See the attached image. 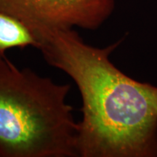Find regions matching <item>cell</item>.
I'll return each instance as SVG.
<instances>
[{"instance_id": "2", "label": "cell", "mask_w": 157, "mask_h": 157, "mask_svg": "<svg viewBox=\"0 0 157 157\" xmlns=\"http://www.w3.org/2000/svg\"><path fill=\"white\" fill-rule=\"evenodd\" d=\"M70 90L0 55V157L77 156Z\"/></svg>"}, {"instance_id": "3", "label": "cell", "mask_w": 157, "mask_h": 157, "mask_svg": "<svg viewBox=\"0 0 157 157\" xmlns=\"http://www.w3.org/2000/svg\"><path fill=\"white\" fill-rule=\"evenodd\" d=\"M114 0H0V11L37 29L88 30L99 28L111 15Z\"/></svg>"}, {"instance_id": "1", "label": "cell", "mask_w": 157, "mask_h": 157, "mask_svg": "<svg viewBox=\"0 0 157 157\" xmlns=\"http://www.w3.org/2000/svg\"><path fill=\"white\" fill-rule=\"evenodd\" d=\"M47 63L72 78L82 100L78 157H157V87L137 82L111 63L124 38L103 48L74 29L34 31Z\"/></svg>"}, {"instance_id": "4", "label": "cell", "mask_w": 157, "mask_h": 157, "mask_svg": "<svg viewBox=\"0 0 157 157\" xmlns=\"http://www.w3.org/2000/svg\"><path fill=\"white\" fill-rule=\"evenodd\" d=\"M38 41L29 27L18 19L0 11V55L10 49L37 48Z\"/></svg>"}]
</instances>
